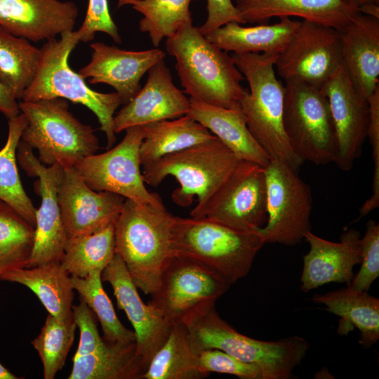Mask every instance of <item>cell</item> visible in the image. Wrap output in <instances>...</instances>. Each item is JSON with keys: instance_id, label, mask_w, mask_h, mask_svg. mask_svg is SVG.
Listing matches in <instances>:
<instances>
[{"instance_id": "cell-1", "label": "cell", "mask_w": 379, "mask_h": 379, "mask_svg": "<svg viewBox=\"0 0 379 379\" xmlns=\"http://www.w3.org/2000/svg\"><path fill=\"white\" fill-rule=\"evenodd\" d=\"M168 55L175 59V69L192 99L230 109L239 110L246 91L244 77L232 56L209 41L192 24L185 25L166 39Z\"/></svg>"}, {"instance_id": "cell-2", "label": "cell", "mask_w": 379, "mask_h": 379, "mask_svg": "<svg viewBox=\"0 0 379 379\" xmlns=\"http://www.w3.org/2000/svg\"><path fill=\"white\" fill-rule=\"evenodd\" d=\"M210 302L199 307L183 322L190 345L197 353L218 349L247 363L258 366L263 379L293 378L294 369L301 364L309 343L300 336L265 341L244 335L223 320Z\"/></svg>"}, {"instance_id": "cell-3", "label": "cell", "mask_w": 379, "mask_h": 379, "mask_svg": "<svg viewBox=\"0 0 379 379\" xmlns=\"http://www.w3.org/2000/svg\"><path fill=\"white\" fill-rule=\"evenodd\" d=\"M174 215L165 208L125 199L114 222L115 253L138 288L152 294L161 273L175 255L172 244Z\"/></svg>"}, {"instance_id": "cell-4", "label": "cell", "mask_w": 379, "mask_h": 379, "mask_svg": "<svg viewBox=\"0 0 379 379\" xmlns=\"http://www.w3.org/2000/svg\"><path fill=\"white\" fill-rule=\"evenodd\" d=\"M278 56L234 53V63L250 88L239 102V110L270 161L284 162L297 171L304 161L293 152L284 129V86L277 79L274 71Z\"/></svg>"}, {"instance_id": "cell-5", "label": "cell", "mask_w": 379, "mask_h": 379, "mask_svg": "<svg viewBox=\"0 0 379 379\" xmlns=\"http://www.w3.org/2000/svg\"><path fill=\"white\" fill-rule=\"evenodd\" d=\"M175 255L204 265L232 284L247 276L265 244L259 230L244 231L206 218L175 217Z\"/></svg>"}, {"instance_id": "cell-6", "label": "cell", "mask_w": 379, "mask_h": 379, "mask_svg": "<svg viewBox=\"0 0 379 379\" xmlns=\"http://www.w3.org/2000/svg\"><path fill=\"white\" fill-rule=\"evenodd\" d=\"M60 39L46 41L41 48V58L36 74L21 100L36 101L62 98L88 108L96 116L107 138V148L116 141L114 117L121 100L114 93H100L91 89L85 79L68 65V58L81 42L78 31L67 32Z\"/></svg>"}, {"instance_id": "cell-7", "label": "cell", "mask_w": 379, "mask_h": 379, "mask_svg": "<svg viewBox=\"0 0 379 379\" xmlns=\"http://www.w3.org/2000/svg\"><path fill=\"white\" fill-rule=\"evenodd\" d=\"M241 161L216 137L144 164L142 174L145 182L153 187L168 175L174 177L180 187L172 192L173 201L187 207L197 197V206L190 212V217H194Z\"/></svg>"}, {"instance_id": "cell-8", "label": "cell", "mask_w": 379, "mask_h": 379, "mask_svg": "<svg viewBox=\"0 0 379 379\" xmlns=\"http://www.w3.org/2000/svg\"><path fill=\"white\" fill-rule=\"evenodd\" d=\"M18 105L27 122L21 140L38 150V159L43 164L73 168L99 149L93 129L69 111L67 100H22Z\"/></svg>"}, {"instance_id": "cell-9", "label": "cell", "mask_w": 379, "mask_h": 379, "mask_svg": "<svg viewBox=\"0 0 379 379\" xmlns=\"http://www.w3.org/2000/svg\"><path fill=\"white\" fill-rule=\"evenodd\" d=\"M283 126L291 148L303 161L316 165L335 162L336 131L322 88L286 81Z\"/></svg>"}, {"instance_id": "cell-10", "label": "cell", "mask_w": 379, "mask_h": 379, "mask_svg": "<svg viewBox=\"0 0 379 379\" xmlns=\"http://www.w3.org/2000/svg\"><path fill=\"white\" fill-rule=\"evenodd\" d=\"M265 177L267 218L259 230L265 244L297 245L311 230L310 187L296 170L279 161H270Z\"/></svg>"}, {"instance_id": "cell-11", "label": "cell", "mask_w": 379, "mask_h": 379, "mask_svg": "<svg viewBox=\"0 0 379 379\" xmlns=\"http://www.w3.org/2000/svg\"><path fill=\"white\" fill-rule=\"evenodd\" d=\"M125 131V136L117 145L104 153L86 157L74 168L95 191L117 194L138 204L164 206L158 194L147 190L140 171L142 127L133 126Z\"/></svg>"}, {"instance_id": "cell-12", "label": "cell", "mask_w": 379, "mask_h": 379, "mask_svg": "<svg viewBox=\"0 0 379 379\" xmlns=\"http://www.w3.org/2000/svg\"><path fill=\"white\" fill-rule=\"evenodd\" d=\"M230 286L204 265L174 255L165 266L149 303L172 326L183 323L199 307L215 302Z\"/></svg>"}, {"instance_id": "cell-13", "label": "cell", "mask_w": 379, "mask_h": 379, "mask_svg": "<svg viewBox=\"0 0 379 379\" xmlns=\"http://www.w3.org/2000/svg\"><path fill=\"white\" fill-rule=\"evenodd\" d=\"M194 218H206L234 229L256 231L266 223L265 168L241 161Z\"/></svg>"}, {"instance_id": "cell-14", "label": "cell", "mask_w": 379, "mask_h": 379, "mask_svg": "<svg viewBox=\"0 0 379 379\" xmlns=\"http://www.w3.org/2000/svg\"><path fill=\"white\" fill-rule=\"evenodd\" d=\"M16 158L27 175L38 178L34 182V190L41 197V205L36 211L34 242L28 268L60 262L67 238L58 196L63 168L57 164L46 166L41 163L32 149L21 139Z\"/></svg>"}, {"instance_id": "cell-15", "label": "cell", "mask_w": 379, "mask_h": 379, "mask_svg": "<svg viewBox=\"0 0 379 379\" xmlns=\"http://www.w3.org/2000/svg\"><path fill=\"white\" fill-rule=\"evenodd\" d=\"M342 64L339 34L323 24L300 20L275 65L285 81L300 82L319 88Z\"/></svg>"}, {"instance_id": "cell-16", "label": "cell", "mask_w": 379, "mask_h": 379, "mask_svg": "<svg viewBox=\"0 0 379 379\" xmlns=\"http://www.w3.org/2000/svg\"><path fill=\"white\" fill-rule=\"evenodd\" d=\"M58 196L67 238L91 234L114 224L125 201L117 194L91 189L74 167L63 168Z\"/></svg>"}, {"instance_id": "cell-17", "label": "cell", "mask_w": 379, "mask_h": 379, "mask_svg": "<svg viewBox=\"0 0 379 379\" xmlns=\"http://www.w3.org/2000/svg\"><path fill=\"white\" fill-rule=\"evenodd\" d=\"M322 89L328 100L337 135L338 151L334 163L347 171L360 157L367 138L368 104L356 92L343 63Z\"/></svg>"}, {"instance_id": "cell-18", "label": "cell", "mask_w": 379, "mask_h": 379, "mask_svg": "<svg viewBox=\"0 0 379 379\" xmlns=\"http://www.w3.org/2000/svg\"><path fill=\"white\" fill-rule=\"evenodd\" d=\"M101 279L111 285L118 308L125 312L131 323L136 352L148 367L153 356L166 340L172 326L155 307L142 300L124 262L117 253L103 270Z\"/></svg>"}, {"instance_id": "cell-19", "label": "cell", "mask_w": 379, "mask_h": 379, "mask_svg": "<svg viewBox=\"0 0 379 379\" xmlns=\"http://www.w3.org/2000/svg\"><path fill=\"white\" fill-rule=\"evenodd\" d=\"M90 62L78 73L91 84L112 86L121 100L128 102L141 88L140 80L148 70L164 60L166 53L158 48L134 51L121 49L102 42L90 44Z\"/></svg>"}, {"instance_id": "cell-20", "label": "cell", "mask_w": 379, "mask_h": 379, "mask_svg": "<svg viewBox=\"0 0 379 379\" xmlns=\"http://www.w3.org/2000/svg\"><path fill=\"white\" fill-rule=\"evenodd\" d=\"M147 73L145 86L114 115L115 133L187 114L190 98L173 84L164 60L152 67Z\"/></svg>"}, {"instance_id": "cell-21", "label": "cell", "mask_w": 379, "mask_h": 379, "mask_svg": "<svg viewBox=\"0 0 379 379\" xmlns=\"http://www.w3.org/2000/svg\"><path fill=\"white\" fill-rule=\"evenodd\" d=\"M77 5L60 0H0V27L32 42L74 31Z\"/></svg>"}, {"instance_id": "cell-22", "label": "cell", "mask_w": 379, "mask_h": 379, "mask_svg": "<svg viewBox=\"0 0 379 379\" xmlns=\"http://www.w3.org/2000/svg\"><path fill=\"white\" fill-rule=\"evenodd\" d=\"M360 239V232L353 228L343 232L338 242L306 232L310 250L303 256L300 289L308 292L333 282L350 286L353 268L361 262Z\"/></svg>"}, {"instance_id": "cell-23", "label": "cell", "mask_w": 379, "mask_h": 379, "mask_svg": "<svg viewBox=\"0 0 379 379\" xmlns=\"http://www.w3.org/2000/svg\"><path fill=\"white\" fill-rule=\"evenodd\" d=\"M337 31L342 63L356 92L367 101L379 86V19L358 13Z\"/></svg>"}, {"instance_id": "cell-24", "label": "cell", "mask_w": 379, "mask_h": 379, "mask_svg": "<svg viewBox=\"0 0 379 379\" xmlns=\"http://www.w3.org/2000/svg\"><path fill=\"white\" fill-rule=\"evenodd\" d=\"M235 6L246 23L298 17L336 29L359 13L354 0H237Z\"/></svg>"}, {"instance_id": "cell-25", "label": "cell", "mask_w": 379, "mask_h": 379, "mask_svg": "<svg viewBox=\"0 0 379 379\" xmlns=\"http://www.w3.org/2000/svg\"><path fill=\"white\" fill-rule=\"evenodd\" d=\"M187 114L216 136L239 159L265 168L266 152L249 131L240 110L215 107L190 98Z\"/></svg>"}, {"instance_id": "cell-26", "label": "cell", "mask_w": 379, "mask_h": 379, "mask_svg": "<svg viewBox=\"0 0 379 379\" xmlns=\"http://www.w3.org/2000/svg\"><path fill=\"white\" fill-rule=\"evenodd\" d=\"M300 20L281 18L272 25L244 27L230 22L204 34L205 37L225 52L234 54L265 53L279 55L299 27Z\"/></svg>"}, {"instance_id": "cell-27", "label": "cell", "mask_w": 379, "mask_h": 379, "mask_svg": "<svg viewBox=\"0 0 379 379\" xmlns=\"http://www.w3.org/2000/svg\"><path fill=\"white\" fill-rule=\"evenodd\" d=\"M312 300L321 304L330 313L338 316L337 333L347 335L354 328L360 332L359 343L371 347L379 339V299L368 291L347 288L315 294Z\"/></svg>"}, {"instance_id": "cell-28", "label": "cell", "mask_w": 379, "mask_h": 379, "mask_svg": "<svg viewBox=\"0 0 379 379\" xmlns=\"http://www.w3.org/2000/svg\"><path fill=\"white\" fill-rule=\"evenodd\" d=\"M0 281L18 283L29 288L55 318L73 319L74 289L71 276L60 262L9 270L0 274Z\"/></svg>"}, {"instance_id": "cell-29", "label": "cell", "mask_w": 379, "mask_h": 379, "mask_svg": "<svg viewBox=\"0 0 379 379\" xmlns=\"http://www.w3.org/2000/svg\"><path fill=\"white\" fill-rule=\"evenodd\" d=\"M144 139L140 147L141 165L216 138L189 114L142 126Z\"/></svg>"}, {"instance_id": "cell-30", "label": "cell", "mask_w": 379, "mask_h": 379, "mask_svg": "<svg viewBox=\"0 0 379 379\" xmlns=\"http://www.w3.org/2000/svg\"><path fill=\"white\" fill-rule=\"evenodd\" d=\"M68 379H142L147 367L136 343H109L91 354L73 357Z\"/></svg>"}, {"instance_id": "cell-31", "label": "cell", "mask_w": 379, "mask_h": 379, "mask_svg": "<svg viewBox=\"0 0 379 379\" xmlns=\"http://www.w3.org/2000/svg\"><path fill=\"white\" fill-rule=\"evenodd\" d=\"M208 373L199 367L183 323L172 325L168 336L153 356L142 379H202Z\"/></svg>"}, {"instance_id": "cell-32", "label": "cell", "mask_w": 379, "mask_h": 379, "mask_svg": "<svg viewBox=\"0 0 379 379\" xmlns=\"http://www.w3.org/2000/svg\"><path fill=\"white\" fill-rule=\"evenodd\" d=\"M41 50L0 27V82L21 100L39 69Z\"/></svg>"}, {"instance_id": "cell-33", "label": "cell", "mask_w": 379, "mask_h": 379, "mask_svg": "<svg viewBox=\"0 0 379 379\" xmlns=\"http://www.w3.org/2000/svg\"><path fill=\"white\" fill-rule=\"evenodd\" d=\"M27 124L21 112L8 119L7 140L0 149V200L35 228L36 209L22 187L17 168V147Z\"/></svg>"}, {"instance_id": "cell-34", "label": "cell", "mask_w": 379, "mask_h": 379, "mask_svg": "<svg viewBox=\"0 0 379 379\" xmlns=\"http://www.w3.org/2000/svg\"><path fill=\"white\" fill-rule=\"evenodd\" d=\"M115 254L112 223L91 234L67 238L60 264L70 276L84 278L93 271H103Z\"/></svg>"}, {"instance_id": "cell-35", "label": "cell", "mask_w": 379, "mask_h": 379, "mask_svg": "<svg viewBox=\"0 0 379 379\" xmlns=\"http://www.w3.org/2000/svg\"><path fill=\"white\" fill-rule=\"evenodd\" d=\"M34 236L35 228L0 200V274L28 268Z\"/></svg>"}, {"instance_id": "cell-36", "label": "cell", "mask_w": 379, "mask_h": 379, "mask_svg": "<svg viewBox=\"0 0 379 379\" xmlns=\"http://www.w3.org/2000/svg\"><path fill=\"white\" fill-rule=\"evenodd\" d=\"M194 0H136L132 8L142 15L140 32L147 33L152 44L157 48L185 25L192 24L190 5Z\"/></svg>"}, {"instance_id": "cell-37", "label": "cell", "mask_w": 379, "mask_h": 379, "mask_svg": "<svg viewBox=\"0 0 379 379\" xmlns=\"http://www.w3.org/2000/svg\"><path fill=\"white\" fill-rule=\"evenodd\" d=\"M102 271L95 270L84 277L71 276L73 288L98 319L103 338L109 343H136L134 331L119 321L112 301L102 285Z\"/></svg>"}, {"instance_id": "cell-38", "label": "cell", "mask_w": 379, "mask_h": 379, "mask_svg": "<svg viewBox=\"0 0 379 379\" xmlns=\"http://www.w3.org/2000/svg\"><path fill=\"white\" fill-rule=\"evenodd\" d=\"M77 327L74 319L60 320L48 314L39 334L32 341L42 362L45 379H53L65 366Z\"/></svg>"}, {"instance_id": "cell-39", "label": "cell", "mask_w": 379, "mask_h": 379, "mask_svg": "<svg viewBox=\"0 0 379 379\" xmlns=\"http://www.w3.org/2000/svg\"><path fill=\"white\" fill-rule=\"evenodd\" d=\"M361 264L350 286L354 290L368 291L379 277V224L369 220L364 235L360 239Z\"/></svg>"}, {"instance_id": "cell-40", "label": "cell", "mask_w": 379, "mask_h": 379, "mask_svg": "<svg viewBox=\"0 0 379 379\" xmlns=\"http://www.w3.org/2000/svg\"><path fill=\"white\" fill-rule=\"evenodd\" d=\"M197 353L200 368L205 373H226L241 379H263L261 368L242 361L218 349H205Z\"/></svg>"}, {"instance_id": "cell-41", "label": "cell", "mask_w": 379, "mask_h": 379, "mask_svg": "<svg viewBox=\"0 0 379 379\" xmlns=\"http://www.w3.org/2000/svg\"><path fill=\"white\" fill-rule=\"evenodd\" d=\"M77 31L80 41L84 43L93 41L95 33L101 32L109 35L114 42L121 44L118 27L109 11L107 0H88L84 22Z\"/></svg>"}, {"instance_id": "cell-42", "label": "cell", "mask_w": 379, "mask_h": 379, "mask_svg": "<svg viewBox=\"0 0 379 379\" xmlns=\"http://www.w3.org/2000/svg\"><path fill=\"white\" fill-rule=\"evenodd\" d=\"M73 319L79 329V343L74 357L91 354L103 349L107 342L100 335L96 318L84 299L72 305Z\"/></svg>"}, {"instance_id": "cell-43", "label": "cell", "mask_w": 379, "mask_h": 379, "mask_svg": "<svg viewBox=\"0 0 379 379\" xmlns=\"http://www.w3.org/2000/svg\"><path fill=\"white\" fill-rule=\"evenodd\" d=\"M369 121L367 138L372 149L374 170L372 182L371 196L359 209V217L368 215L379 206V101L372 99L368 102ZM358 218V219H359Z\"/></svg>"}, {"instance_id": "cell-44", "label": "cell", "mask_w": 379, "mask_h": 379, "mask_svg": "<svg viewBox=\"0 0 379 379\" xmlns=\"http://www.w3.org/2000/svg\"><path fill=\"white\" fill-rule=\"evenodd\" d=\"M206 9L207 18L199 27L204 35L230 22L246 24L231 0H207Z\"/></svg>"}, {"instance_id": "cell-45", "label": "cell", "mask_w": 379, "mask_h": 379, "mask_svg": "<svg viewBox=\"0 0 379 379\" xmlns=\"http://www.w3.org/2000/svg\"><path fill=\"white\" fill-rule=\"evenodd\" d=\"M0 112L8 119L15 117L20 113L17 99L1 82Z\"/></svg>"}, {"instance_id": "cell-46", "label": "cell", "mask_w": 379, "mask_h": 379, "mask_svg": "<svg viewBox=\"0 0 379 379\" xmlns=\"http://www.w3.org/2000/svg\"><path fill=\"white\" fill-rule=\"evenodd\" d=\"M359 13L379 19V4L368 3L358 6Z\"/></svg>"}, {"instance_id": "cell-47", "label": "cell", "mask_w": 379, "mask_h": 379, "mask_svg": "<svg viewBox=\"0 0 379 379\" xmlns=\"http://www.w3.org/2000/svg\"><path fill=\"white\" fill-rule=\"evenodd\" d=\"M0 363V379H19Z\"/></svg>"}, {"instance_id": "cell-48", "label": "cell", "mask_w": 379, "mask_h": 379, "mask_svg": "<svg viewBox=\"0 0 379 379\" xmlns=\"http://www.w3.org/2000/svg\"><path fill=\"white\" fill-rule=\"evenodd\" d=\"M136 0H119L117 8L122 7L126 5H132Z\"/></svg>"}, {"instance_id": "cell-49", "label": "cell", "mask_w": 379, "mask_h": 379, "mask_svg": "<svg viewBox=\"0 0 379 379\" xmlns=\"http://www.w3.org/2000/svg\"><path fill=\"white\" fill-rule=\"evenodd\" d=\"M354 1L357 4L358 6L364 4H368V3L379 4V0H354Z\"/></svg>"}]
</instances>
